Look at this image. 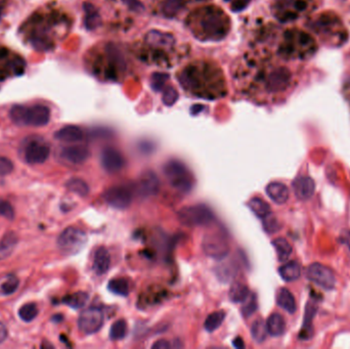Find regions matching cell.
I'll return each mask as SVG.
<instances>
[{
	"instance_id": "cell-33",
	"label": "cell",
	"mask_w": 350,
	"mask_h": 349,
	"mask_svg": "<svg viewBox=\"0 0 350 349\" xmlns=\"http://www.w3.org/2000/svg\"><path fill=\"white\" fill-rule=\"evenodd\" d=\"M224 319H225V312L223 310H217L210 313L204 323L205 330L208 331L209 333L216 331L222 325Z\"/></svg>"
},
{
	"instance_id": "cell-39",
	"label": "cell",
	"mask_w": 350,
	"mask_h": 349,
	"mask_svg": "<svg viewBox=\"0 0 350 349\" xmlns=\"http://www.w3.org/2000/svg\"><path fill=\"white\" fill-rule=\"evenodd\" d=\"M242 315L245 318H250L257 310V298L255 294H250L249 297L243 302Z\"/></svg>"
},
{
	"instance_id": "cell-2",
	"label": "cell",
	"mask_w": 350,
	"mask_h": 349,
	"mask_svg": "<svg viewBox=\"0 0 350 349\" xmlns=\"http://www.w3.org/2000/svg\"><path fill=\"white\" fill-rule=\"evenodd\" d=\"M275 42L276 54L284 61H305L313 56L319 48L317 39L298 28H290L282 32L277 31V35H273Z\"/></svg>"
},
{
	"instance_id": "cell-41",
	"label": "cell",
	"mask_w": 350,
	"mask_h": 349,
	"mask_svg": "<svg viewBox=\"0 0 350 349\" xmlns=\"http://www.w3.org/2000/svg\"><path fill=\"white\" fill-rule=\"evenodd\" d=\"M0 216L11 220L15 217V210L9 202L0 200Z\"/></svg>"
},
{
	"instance_id": "cell-25",
	"label": "cell",
	"mask_w": 350,
	"mask_h": 349,
	"mask_svg": "<svg viewBox=\"0 0 350 349\" xmlns=\"http://www.w3.org/2000/svg\"><path fill=\"white\" fill-rule=\"evenodd\" d=\"M266 328L270 336L278 337L286 331V322L279 313H272L266 321Z\"/></svg>"
},
{
	"instance_id": "cell-36",
	"label": "cell",
	"mask_w": 350,
	"mask_h": 349,
	"mask_svg": "<svg viewBox=\"0 0 350 349\" xmlns=\"http://www.w3.org/2000/svg\"><path fill=\"white\" fill-rule=\"evenodd\" d=\"M38 312H39V310H38L37 304L34 302H29V303L24 304L20 308L19 316H20V319L22 321H24L26 323H30L36 319Z\"/></svg>"
},
{
	"instance_id": "cell-8",
	"label": "cell",
	"mask_w": 350,
	"mask_h": 349,
	"mask_svg": "<svg viewBox=\"0 0 350 349\" xmlns=\"http://www.w3.org/2000/svg\"><path fill=\"white\" fill-rule=\"evenodd\" d=\"M163 172L169 185L180 193L188 194L195 186V178L190 168L179 160H170L165 163Z\"/></svg>"
},
{
	"instance_id": "cell-1",
	"label": "cell",
	"mask_w": 350,
	"mask_h": 349,
	"mask_svg": "<svg viewBox=\"0 0 350 349\" xmlns=\"http://www.w3.org/2000/svg\"><path fill=\"white\" fill-rule=\"evenodd\" d=\"M183 88L194 95L205 98H217L224 94V87L216 67L209 63H195L185 67L179 73Z\"/></svg>"
},
{
	"instance_id": "cell-29",
	"label": "cell",
	"mask_w": 350,
	"mask_h": 349,
	"mask_svg": "<svg viewBox=\"0 0 350 349\" xmlns=\"http://www.w3.org/2000/svg\"><path fill=\"white\" fill-rule=\"evenodd\" d=\"M89 298V295L86 292H76L74 294L67 295L63 298V303L68 305L73 309H79L85 306Z\"/></svg>"
},
{
	"instance_id": "cell-16",
	"label": "cell",
	"mask_w": 350,
	"mask_h": 349,
	"mask_svg": "<svg viewBox=\"0 0 350 349\" xmlns=\"http://www.w3.org/2000/svg\"><path fill=\"white\" fill-rule=\"evenodd\" d=\"M136 191L143 198L156 196L160 191V181L157 174L152 170L145 171L138 179V182L136 184Z\"/></svg>"
},
{
	"instance_id": "cell-46",
	"label": "cell",
	"mask_w": 350,
	"mask_h": 349,
	"mask_svg": "<svg viewBox=\"0 0 350 349\" xmlns=\"http://www.w3.org/2000/svg\"><path fill=\"white\" fill-rule=\"evenodd\" d=\"M7 337H8V329L2 322H0V344H3L5 342Z\"/></svg>"
},
{
	"instance_id": "cell-35",
	"label": "cell",
	"mask_w": 350,
	"mask_h": 349,
	"mask_svg": "<svg viewBox=\"0 0 350 349\" xmlns=\"http://www.w3.org/2000/svg\"><path fill=\"white\" fill-rule=\"evenodd\" d=\"M127 332V325L124 320H118L116 321L111 329H110V338L113 341H119L122 340L126 336Z\"/></svg>"
},
{
	"instance_id": "cell-34",
	"label": "cell",
	"mask_w": 350,
	"mask_h": 349,
	"mask_svg": "<svg viewBox=\"0 0 350 349\" xmlns=\"http://www.w3.org/2000/svg\"><path fill=\"white\" fill-rule=\"evenodd\" d=\"M267 328L266 323L262 319H257L254 321L251 327V336L256 343H262L265 341L267 336Z\"/></svg>"
},
{
	"instance_id": "cell-28",
	"label": "cell",
	"mask_w": 350,
	"mask_h": 349,
	"mask_svg": "<svg viewBox=\"0 0 350 349\" xmlns=\"http://www.w3.org/2000/svg\"><path fill=\"white\" fill-rule=\"evenodd\" d=\"M248 206L251 209V211L261 219L271 213L270 206L268 205V203H266L263 199L259 197L251 198L248 202Z\"/></svg>"
},
{
	"instance_id": "cell-21",
	"label": "cell",
	"mask_w": 350,
	"mask_h": 349,
	"mask_svg": "<svg viewBox=\"0 0 350 349\" xmlns=\"http://www.w3.org/2000/svg\"><path fill=\"white\" fill-rule=\"evenodd\" d=\"M54 137L60 142L72 144V143L81 142L84 137V133L82 129L78 126L68 125L61 128L60 130H57L54 133Z\"/></svg>"
},
{
	"instance_id": "cell-23",
	"label": "cell",
	"mask_w": 350,
	"mask_h": 349,
	"mask_svg": "<svg viewBox=\"0 0 350 349\" xmlns=\"http://www.w3.org/2000/svg\"><path fill=\"white\" fill-rule=\"evenodd\" d=\"M277 305L289 313H294L297 309L296 300L290 291L286 288H281L276 293Z\"/></svg>"
},
{
	"instance_id": "cell-37",
	"label": "cell",
	"mask_w": 350,
	"mask_h": 349,
	"mask_svg": "<svg viewBox=\"0 0 350 349\" xmlns=\"http://www.w3.org/2000/svg\"><path fill=\"white\" fill-rule=\"evenodd\" d=\"M19 284V278L16 275H10L0 286V292L4 295H12L18 290Z\"/></svg>"
},
{
	"instance_id": "cell-32",
	"label": "cell",
	"mask_w": 350,
	"mask_h": 349,
	"mask_svg": "<svg viewBox=\"0 0 350 349\" xmlns=\"http://www.w3.org/2000/svg\"><path fill=\"white\" fill-rule=\"evenodd\" d=\"M66 188L70 192L78 195L79 197H83L84 198V197H86L89 194V187H88V185L83 180H81V179L73 178V179L69 180L67 182V184H66Z\"/></svg>"
},
{
	"instance_id": "cell-45",
	"label": "cell",
	"mask_w": 350,
	"mask_h": 349,
	"mask_svg": "<svg viewBox=\"0 0 350 349\" xmlns=\"http://www.w3.org/2000/svg\"><path fill=\"white\" fill-rule=\"evenodd\" d=\"M171 347H172V344L167 340H159V341H156L152 345V348L154 349H169Z\"/></svg>"
},
{
	"instance_id": "cell-30",
	"label": "cell",
	"mask_w": 350,
	"mask_h": 349,
	"mask_svg": "<svg viewBox=\"0 0 350 349\" xmlns=\"http://www.w3.org/2000/svg\"><path fill=\"white\" fill-rule=\"evenodd\" d=\"M272 246L276 251V255L279 261H286L292 254V246L284 238H277L272 241Z\"/></svg>"
},
{
	"instance_id": "cell-18",
	"label": "cell",
	"mask_w": 350,
	"mask_h": 349,
	"mask_svg": "<svg viewBox=\"0 0 350 349\" xmlns=\"http://www.w3.org/2000/svg\"><path fill=\"white\" fill-rule=\"evenodd\" d=\"M61 157L70 164L79 165L88 160L90 157V152L84 146H68L61 150Z\"/></svg>"
},
{
	"instance_id": "cell-24",
	"label": "cell",
	"mask_w": 350,
	"mask_h": 349,
	"mask_svg": "<svg viewBox=\"0 0 350 349\" xmlns=\"http://www.w3.org/2000/svg\"><path fill=\"white\" fill-rule=\"evenodd\" d=\"M278 273L285 282H294L301 275V266L297 261H289L279 267Z\"/></svg>"
},
{
	"instance_id": "cell-43",
	"label": "cell",
	"mask_w": 350,
	"mask_h": 349,
	"mask_svg": "<svg viewBox=\"0 0 350 349\" xmlns=\"http://www.w3.org/2000/svg\"><path fill=\"white\" fill-rule=\"evenodd\" d=\"M179 95H178V92L177 90H175L174 88L172 87H169L166 91H165V94L163 95V100L165 102V104L167 106H172L175 101H177Z\"/></svg>"
},
{
	"instance_id": "cell-31",
	"label": "cell",
	"mask_w": 350,
	"mask_h": 349,
	"mask_svg": "<svg viewBox=\"0 0 350 349\" xmlns=\"http://www.w3.org/2000/svg\"><path fill=\"white\" fill-rule=\"evenodd\" d=\"M18 244V235L15 231H8L0 241V254L8 256Z\"/></svg>"
},
{
	"instance_id": "cell-38",
	"label": "cell",
	"mask_w": 350,
	"mask_h": 349,
	"mask_svg": "<svg viewBox=\"0 0 350 349\" xmlns=\"http://www.w3.org/2000/svg\"><path fill=\"white\" fill-rule=\"evenodd\" d=\"M262 225L267 234H275L282 227L278 219L271 213L262 218Z\"/></svg>"
},
{
	"instance_id": "cell-4",
	"label": "cell",
	"mask_w": 350,
	"mask_h": 349,
	"mask_svg": "<svg viewBox=\"0 0 350 349\" xmlns=\"http://www.w3.org/2000/svg\"><path fill=\"white\" fill-rule=\"evenodd\" d=\"M256 80L267 95H283L296 85L294 72L279 64L265 65L256 73Z\"/></svg>"
},
{
	"instance_id": "cell-11",
	"label": "cell",
	"mask_w": 350,
	"mask_h": 349,
	"mask_svg": "<svg viewBox=\"0 0 350 349\" xmlns=\"http://www.w3.org/2000/svg\"><path fill=\"white\" fill-rule=\"evenodd\" d=\"M202 248L206 255L214 259H223L230 249L226 235L219 230L208 232L204 236Z\"/></svg>"
},
{
	"instance_id": "cell-20",
	"label": "cell",
	"mask_w": 350,
	"mask_h": 349,
	"mask_svg": "<svg viewBox=\"0 0 350 349\" xmlns=\"http://www.w3.org/2000/svg\"><path fill=\"white\" fill-rule=\"evenodd\" d=\"M111 265V256L110 252L106 247H99L93 256V263L92 268L94 272L98 275H102L107 273L110 269Z\"/></svg>"
},
{
	"instance_id": "cell-6",
	"label": "cell",
	"mask_w": 350,
	"mask_h": 349,
	"mask_svg": "<svg viewBox=\"0 0 350 349\" xmlns=\"http://www.w3.org/2000/svg\"><path fill=\"white\" fill-rule=\"evenodd\" d=\"M316 7V0H272L271 13L278 22L288 24L308 17Z\"/></svg>"
},
{
	"instance_id": "cell-19",
	"label": "cell",
	"mask_w": 350,
	"mask_h": 349,
	"mask_svg": "<svg viewBox=\"0 0 350 349\" xmlns=\"http://www.w3.org/2000/svg\"><path fill=\"white\" fill-rule=\"evenodd\" d=\"M293 191L295 196L300 201H307L309 200L314 192H316V184L311 178L308 177H299L297 178L293 184Z\"/></svg>"
},
{
	"instance_id": "cell-5",
	"label": "cell",
	"mask_w": 350,
	"mask_h": 349,
	"mask_svg": "<svg viewBox=\"0 0 350 349\" xmlns=\"http://www.w3.org/2000/svg\"><path fill=\"white\" fill-rule=\"evenodd\" d=\"M307 28L331 46H341L348 39V32L342 20L332 12H324L310 18Z\"/></svg>"
},
{
	"instance_id": "cell-40",
	"label": "cell",
	"mask_w": 350,
	"mask_h": 349,
	"mask_svg": "<svg viewBox=\"0 0 350 349\" xmlns=\"http://www.w3.org/2000/svg\"><path fill=\"white\" fill-rule=\"evenodd\" d=\"M233 274H235V270H233L232 266H230L229 264L225 263L217 267V275L223 282L230 281L233 277Z\"/></svg>"
},
{
	"instance_id": "cell-14",
	"label": "cell",
	"mask_w": 350,
	"mask_h": 349,
	"mask_svg": "<svg viewBox=\"0 0 350 349\" xmlns=\"http://www.w3.org/2000/svg\"><path fill=\"white\" fill-rule=\"evenodd\" d=\"M306 276L312 283L326 290H332L336 285V276L331 268L321 263H312L306 269Z\"/></svg>"
},
{
	"instance_id": "cell-17",
	"label": "cell",
	"mask_w": 350,
	"mask_h": 349,
	"mask_svg": "<svg viewBox=\"0 0 350 349\" xmlns=\"http://www.w3.org/2000/svg\"><path fill=\"white\" fill-rule=\"evenodd\" d=\"M49 153L50 149L45 143L34 139L25 147L24 158L29 164H41L48 159Z\"/></svg>"
},
{
	"instance_id": "cell-13",
	"label": "cell",
	"mask_w": 350,
	"mask_h": 349,
	"mask_svg": "<svg viewBox=\"0 0 350 349\" xmlns=\"http://www.w3.org/2000/svg\"><path fill=\"white\" fill-rule=\"evenodd\" d=\"M104 202L112 208L124 210L132 203L133 195L129 188L125 186H115L103 193Z\"/></svg>"
},
{
	"instance_id": "cell-22",
	"label": "cell",
	"mask_w": 350,
	"mask_h": 349,
	"mask_svg": "<svg viewBox=\"0 0 350 349\" xmlns=\"http://www.w3.org/2000/svg\"><path fill=\"white\" fill-rule=\"evenodd\" d=\"M266 194L270 198L271 201H273L275 204L283 205L285 204L290 196L289 189L282 183L278 182H273L267 185L266 189Z\"/></svg>"
},
{
	"instance_id": "cell-3",
	"label": "cell",
	"mask_w": 350,
	"mask_h": 349,
	"mask_svg": "<svg viewBox=\"0 0 350 349\" xmlns=\"http://www.w3.org/2000/svg\"><path fill=\"white\" fill-rule=\"evenodd\" d=\"M190 20L193 32L201 40H221L230 28L228 17L217 7L203 8L195 12Z\"/></svg>"
},
{
	"instance_id": "cell-26",
	"label": "cell",
	"mask_w": 350,
	"mask_h": 349,
	"mask_svg": "<svg viewBox=\"0 0 350 349\" xmlns=\"http://www.w3.org/2000/svg\"><path fill=\"white\" fill-rule=\"evenodd\" d=\"M249 288L243 283H233L230 286L228 297L229 300L233 303H241L244 302L250 295Z\"/></svg>"
},
{
	"instance_id": "cell-47",
	"label": "cell",
	"mask_w": 350,
	"mask_h": 349,
	"mask_svg": "<svg viewBox=\"0 0 350 349\" xmlns=\"http://www.w3.org/2000/svg\"><path fill=\"white\" fill-rule=\"evenodd\" d=\"M232 345L233 347H236L238 349H241V348H244L245 347V344H244V341L241 337H237L232 340Z\"/></svg>"
},
{
	"instance_id": "cell-10",
	"label": "cell",
	"mask_w": 350,
	"mask_h": 349,
	"mask_svg": "<svg viewBox=\"0 0 350 349\" xmlns=\"http://www.w3.org/2000/svg\"><path fill=\"white\" fill-rule=\"evenodd\" d=\"M57 247L66 255L79 253L87 243V235L84 230L75 226L65 228L57 238Z\"/></svg>"
},
{
	"instance_id": "cell-9",
	"label": "cell",
	"mask_w": 350,
	"mask_h": 349,
	"mask_svg": "<svg viewBox=\"0 0 350 349\" xmlns=\"http://www.w3.org/2000/svg\"><path fill=\"white\" fill-rule=\"evenodd\" d=\"M178 218L182 224L188 227L207 226L215 220L212 210L204 204L186 206L178 213Z\"/></svg>"
},
{
	"instance_id": "cell-7",
	"label": "cell",
	"mask_w": 350,
	"mask_h": 349,
	"mask_svg": "<svg viewBox=\"0 0 350 349\" xmlns=\"http://www.w3.org/2000/svg\"><path fill=\"white\" fill-rule=\"evenodd\" d=\"M10 117L19 126H44L49 122L50 111L46 106L17 104L11 109Z\"/></svg>"
},
{
	"instance_id": "cell-27",
	"label": "cell",
	"mask_w": 350,
	"mask_h": 349,
	"mask_svg": "<svg viewBox=\"0 0 350 349\" xmlns=\"http://www.w3.org/2000/svg\"><path fill=\"white\" fill-rule=\"evenodd\" d=\"M108 289L115 295L127 296L129 294V284L124 277H115L109 281Z\"/></svg>"
},
{
	"instance_id": "cell-15",
	"label": "cell",
	"mask_w": 350,
	"mask_h": 349,
	"mask_svg": "<svg viewBox=\"0 0 350 349\" xmlns=\"http://www.w3.org/2000/svg\"><path fill=\"white\" fill-rule=\"evenodd\" d=\"M100 163L107 172L117 173L124 168L126 160L121 152L115 148L109 147L102 150L100 155Z\"/></svg>"
},
{
	"instance_id": "cell-12",
	"label": "cell",
	"mask_w": 350,
	"mask_h": 349,
	"mask_svg": "<svg viewBox=\"0 0 350 349\" xmlns=\"http://www.w3.org/2000/svg\"><path fill=\"white\" fill-rule=\"evenodd\" d=\"M104 317L100 308L89 307L84 309L78 319V328L85 335L97 333L103 325Z\"/></svg>"
},
{
	"instance_id": "cell-44",
	"label": "cell",
	"mask_w": 350,
	"mask_h": 349,
	"mask_svg": "<svg viewBox=\"0 0 350 349\" xmlns=\"http://www.w3.org/2000/svg\"><path fill=\"white\" fill-rule=\"evenodd\" d=\"M250 0H227V3L231 4V8L235 11H240L245 8Z\"/></svg>"
},
{
	"instance_id": "cell-42",
	"label": "cell",
	"mask_w": 350,
	"mask_h": 349,
	"mask_svg": "<svg viewBox=\"0 0 350 349\" xmlns=\"http://www.w3.org/2000/svg\"><path fill=\"white\" fill-rule=\"evenodd\" d=\"M13 170L14 163L6 157H0V177L8 176V174L13 172Z\"/></svg>"
}]
</instances>
